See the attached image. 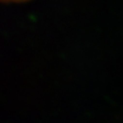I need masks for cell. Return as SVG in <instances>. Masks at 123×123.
I'll use <instances>...</instances> for the list:
<instances>
[{"instance_id":"1","label":"cell","mask_w":123,"mask_h":123,"mask_svg":"<svg viewBox=\"0 0 123 123\" xmlns=\"http://www.w3.org/2000/svg\"><path fill=\"white\" fill-rule=\"evenodd\" d=\"M2 2H24V1H28V0H0Z\"/></svg>"}]
</instances>
